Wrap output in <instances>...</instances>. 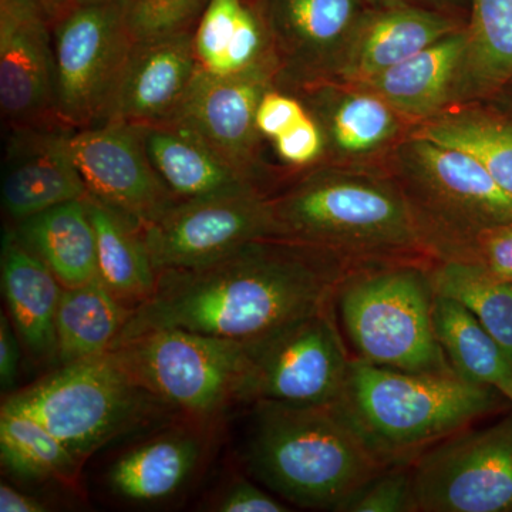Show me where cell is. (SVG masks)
<instances>
[{"label":"cell","mask_w":512,"mask_h":512,"mask_svg":"<svg viewBox=\"0 0 512 512\" xmlns=\"http://www.w3.org/2000/svg\"><path fill=\"white\" fill-rule=\"evenodd\" d=\"M356 264L289 239H255L208 264L160 272L114 345L168 328L237 342L261 338L333 305L343 276Z\"/></svg>","instance_id":"1"},{"label":"cell","mask_w":512,"mask_h":512,"mask_svg":"<svg viewBox=\"0 0 512 512\" xmlns=\"http://www.w3.org/2000/svg\"><path fill=\"white\" fill-rule=\"evenodd\" d=\"M269 200L275 238L355 262L429 256L406 195L383 167L316 164Z\"/></svg>","instance_id":"2"},{"label":"cell","mask_w":512,"mask_h":512,"mask_svg":"<svg viewBox=\"0 0 512 512\" xmlns=\"http://www.w3.org/2000/svg\"><path fill=\"white\" fill-rule=\"evenodd\" d=\"M500 390L457 373L389 369L353 357L335 406L386 467L412 464L424 450L501 409Z\"/></svg>","instance_id":"3"},{"label":"cell","mask_w":512,"mask_h":512,"mask_svg":"<svg viewBox=\"0 0 512 512\" xmlns=\"http://www.w3.org/2000/svg\"><path fill=\"white\" fill-rule=\"evenodd\" d=\"M247 460L266 487L311 510L339 511L387 468L335 404L254 403Z\"/></svg>","instance_id":"4"},{"label":"cell","mask_w":512,"mask_h":512,"mask_svg":"<svg viewBox=\"0 0 512 512\" xmlns=\"http://www.w3.org/2000/svg\"><path fill=\"white\" fill-rule=\"evenodd\" d=\"M430 265L414 259L359 262L343 276L333 306L357 359L416 373H456L433 322Z\"/></svg>","instance_id":"5"},{"label":"cell","mask_w":512,"mask_h":512,"mask_svg":"<svg viewBox=\"0 0 512 512\" xmlns=\"http://www.w3.org/2000/svg\"><path fill=\"white\" fill-rule=\"evenodd\" d=\"M382 167L402 188L436 261H461L484 231L512 222V194L457 148L409 133Z\"/></svg>","instance_id":"6"},{"label":"cell","mask_w":512,"mask_h":512,"mask_svg":"<svg viewBox=\"0 0 512 512\" xmlns=\"http://www.w3.org/2000/svg\"><path fill=\"white\" fill-rule=\"evenodd\" d=\"M2 409L39 421L84 463L101 447L157 420L171 407L106 352L60 366L9 394Z\"/></svg>","instance_id":"7"},{"label":"cell","mask_w":512,"mask_h":512,"mask_svg":"<svg viewBox=\"0 0 512 512\" xmlns=\"http://www.w3.org/2000/svg\"><path fill=\"white\" fill-rule=\"evenodd\" d=\"M128 375L161 402L210 423L238 402L245 343L190 330H150L109 350Z\"/></svg>","instance_id":"8"},{"label":"cell","mask_w":512,"mask_h":512,"mask_svg":"<svg viewBox=\"0 0 512 512\" xmlns=\"http://www.w3.org/2000/svg\"><path fill=\"white\" fill-rule=\"evenodd\" d=\"M333 305L245 343L238 402L329 406L342 396L349 357Z\"/></svg>","instance_id":"9"},{"label":"cell","mask_w":512,"mask_h":512,"mask_svg":"<svg viewBox=\"0 0 512 512\" xmlns=\"http://www.w3.org/2000/svg\"><path fill=\"white\" fill-rule=\"evenodd\" d=\"M56 116L80 130L109 120L134 42L117 0L73 10L53 25Z\"/></svg>","instance_id":"10"},{"label":"cell","mask_w":512,"mask_h":512,"mask_svg":"<svg viewBox=\"0 0 512 512\" xmlns=\"http://www.w3.org/2000/svg\"><path fill=\"white\" fill-rule=\"evenodd\" d=\"M412 474L417 511L512 512V412L433 444Z\"/></svg>","instance_id":"11"},{"label":"cell","mask_w":512,"mask_h":512,"mask_svg":"<svg viewBox=\"0 0 512 512\" xmlns=\"http://www.w3.org/2000/svg\"><path fill=\"white\" fill-rule=\"evenodd\" d=\"M157 274L194 268L255 241L275 238L269 192L252 190L181 201L143 228Z\"/></svg>","instance_id":"12"},{"label":"cell","mask_w":512,"mask_h":512,"mask_svg":"<svg viewBox=\"0 0 512 512\" xmlns=\"http://www.w3.org/2000/svg\"><path fill=\"white\" fill-rule=\"evenodd\" d=\"M271 37L276 87L293 93L335 79L360 22V0H256Z\"/></svg>","instance_id":"13"},{"label":"cell","mask_w":512,"mask_h":512,"mask_svg":"<svg viewBox=\"0 0 512 512\" xmlns=\"http://www.w3.org/2000/svg\"><path fill=\"white\" fill-rule=\"evenodd\" d=\"M67 143L89 195L141 227L178 204L154 170L137 126L106 121L70 131Z\"/></svg>","instance_id":"14"},{"label":"cell","mask_w":512,"mask_h":512,"mask_svg":"<svg viewBox=\"0 0 512 512\" xmlns=\"http://www.w3.org/2000/svg\"><path fill=\"white\" fill-rule=\"evenodd\" d=\"M0 111L6 133L63 127L53 28L40 0H0Z\"/></svg>","instance_id":"15"},{"label":"cell","mask_w":512,"mask_h":512,"mask_svg":"<svg viewBox=\"0 0 512 512\" xmlns=\"http://www.w3.org/2000/svg\"><path fill=\"white\" fill-rule=\"evenodd\" d=\"M276 76V70H261L222 79L198 70L183 103L164 124L191 131L264 188V137L256 128L255 116L266 90L276 87Z\"/></svg>","instance_id":"16"},{"label":"cell","mask_w":512,"mask_h":512,"mask_svg":"<svg viewBox=\"0 0 512 512\" xmlns=\"http://www.w3.org/2000/svg\"><path fill=\"white\" fill-rule=\"evenodd\" d=\"M292 94L322 130L325 151L319 164L382 167L413 127L382 97L356 84L323 82Z\"/></svg>","instance_id":"17"},{"label":"cell","mask_w":512,"mask_h":512,"mask_svg":"<svg viewBox=\"0 0 512 512\" xmlns=\"http://www.w3.org/2000/svg\"><path fill=\"white\" fill-rule=\"evenodd\" d=\"M70 128L6 133L3 210L12 224L89 195L70 156Z\"/></svg>","instance_id":"18"},{"label":"cell","mask_w":512,"mask_h":512,"mask_svg":"<svg viewBox=\"0 0 512 512\" xmlns=\"http://www.w3.org/2000/svg\"><path fill=\"white\" fill-rule=\"evenodd\" d=\"M192 33L134 43L107 121L151 126L174 116L198 72Z\"/></svg>","instance_id":"19"},{"label":"cell","mask_w":512,"mask_h":512,"mask_svg":"<svg viewBox=\"0 0 512 512\" xmlns=\"http://www.w3.org/2000/svg\"><path fill=\"white\" fill-rule=\"evenodd\" d=\"M467 45V28L457 30L356 86L376 93L416 126L461 103Z\"/></svg>","instance_id":"20"},{"label":"cell","mask_w":512,"mask_h":512,"mask_svg":"<svg viewBox=\"0 0 512 512\" xmlns=\"http://www.w3.org/2000/svg\"><path fill=\"white\" fill-rule=\"evenodd\" d=\"M460 29L457 20L414 6L366 13L339 72L330 82H366Z\"/></svg>","instance_id":"21"},{"label":"cell","mask_w":512,"mask_h":512,"mask_svg":"<svg viewBox=\"0 0 512 512\" xmlns=\"http://www.w3.org/2000/svg\"><path fill=\"white\" fill-rule=\"evenodd\" d=\"M137 127L154 170L178 202L266 191L183 127L174 124Z\"/></svg>","instance_id":"22"},{"label":"cell","mask_w":512,"mask_h":512,"mask_svg":"<svg viewBox=\"0 0 512 512\" xmlns=\"http://www.w3.org/2000/svg\"><path fill=\"white\" fill-rule=\"evenodd\" d=\"M2 289L9 319L36 362L56 360V316L63 286L8 227L2 245Z\"/></svg>","instance_id":"23"},{"label":"cell","mask_w":512,"mask_h":512,"mask_svg":"<svg viewBox=\"0 0 512 512\" xmlns=\"http://www.w3.org/2000/svg\"><path fill=\"white\" fill-rule=\"evenodd\" d=\"M198 70L212 77H237L276 70L271 37L252 0H210L192 33Z\"/></svg>","instance_id":"24"},{"label":"cell","mask_w":512,"mask_h":512,"mask_svg":"<svg viewBox=\"0 0 512 512\" xmlns=\"http://www.w3.org/2000/svg\"><path fill=\"white\" fill-rule=\"evenodd\" d=\"M201 454L200 431L168 430L117 457L107 470V485L131 503L167 500L190 480Z\"/></svg>","instance_id":"25"},{"label":"cell","mask_w":512,"mask_h":512,"mask_svg":"<svg viewBox=\"0 0 512 512\" xmlns=\"http://www.w3.org/2000/svg\"><path fill=\"white\" fill-rule=\"evenodd\" d=\"M84 198L10 225L16 237L45 262L63 288H76L99 278L96 234Z\"/></svg>","instance_id":"26"},{"label":"cell","mask_w":512,"mask_h":512,"mask_svg":"<svg viewBox=\"0 0 512 512\" xmlns=\"http://www.w3.org/2000/svg\"><path fill=\"white\" fill-rule=\"evenodd\" d=\"M84 201L96 234L99 279L123 305L134 309L151 295L158 278L143 227L92 195Z\"/></svg>","instance_id":"27"},{"label":"cell","mask_w":512,"mask_h":512,"mask_svg":"<svg viewBox=\"0 0 512 512\" xmlns=\"http://www.w3.org/2000/svg\"><path fill=\"white\" fill-rule=\"evenodd\" d=\"M410 134L477 158L494 180L512 194V111L478 100L466 101L416 124Z\"/></svg>","instance_id":"28"},{"label":"cell","mask_w":512,"mask_h":512,"mask_svg":"<svg viewBox=\"0 0 512 512\" xmlns=\"http://www.w3.org/2000/svg\"><path fill=\"white\" fill-rule=\"evenodd\" d=\"M131 311L99 278L63 288L56 316V362L69 365L109 352Z\"/></svg>","instance_id":"29"},{"label":"cell","mask_w":512,"mask_h":512,"mask_svg":"<svg viewBox=\"0 0 512 512\" xmlns=\"http://www.w3.org/2000/svg\"><path fill=\"white\" fill-rule=\"evenodd\" d=\"M436 338L454 372L468 382L500 389L512 382V360L466 306L434 292Z\"/></svg>","instance_id":"30"},{"label":"cell","mask_w":512,"mask_h":512,"mask_svg":"<svg viewBox=\"0 0 512 512\" xmlns=\"http://www.w3.org/2000/svg\"><path fill=\"white\" fill-rule=\"evenodd\" d=\"M461 103L512 82V0H473Z\"/></svg>","instance_id":"31"},{"label":"cell","mask_w":512,"mask_h":512,"mask_svg":"<svg viewBox=\"0 0 512 512\" xmlns=\"http://www.w3.org/2000/svg\"><path fill=\"white\" fill-rule=\"evenodd\" d=\"M434 292L466 306L512 360V281L477 262L446 259L430 265Z\"/></svg>","instance_id":"32"},{"label":"cell","mask_w":512,"mask_h":512,"mask_svg":"<svg viewBox=\"0 0 512 512\" xmlns=\"http://www.w3.org/2000/svg\"><path fill=\"white\" fill-rule=\"evenodd\" d=\"M0 460L3 468L19 480H56L72 485L83 464L42 423L5 409L0 410Z\"/></svg>","instance_id":"33"},{"label":"cell","mask_w":512,"mask_h":512,"mask_svg":"<svg viewBox=\"0 0 512 512\" xmlns=\"http://www.w3.org/2000/svg\"><path fill=\"white\" fill-rule=\"evenodd\" d=\"M134 43L194 32L210 0H117Z\"/></svg>","instance_id":"34"},{"label":"cell","mask_w":512,"mask_h":512,"mask_svg":"<svg viewBox=\"0 0 512 512\" xmlns=\"http://www.w3.org/2000/svg\"><path fill=\"white\" fill-rule=\"evenodd\" d=\"M412 464L384 468L340 507L339 512H413Z\"/></svg>","instance_id":"35"},{"label":"cell","mask_w":512,"mask_h":512,"mask_svg":"<svg viewBox=\"0 0 512 512\" xmlns=\"http://www.w3.org/2000/svg\"><path fill=\"white\" fill-rule=\"evenodd\" d=\"M274 147L282 163L296 170H305L322 161L325 140L319 124L311 114L275 138Z\"/></svg>","instance_id":"36"},{"label":"cell","mask_w":512,"mask_h":512,"mask_svg":"<svg viewBox=\"0 0 512 512\" xmlns=\"http://www.w3.org/2000/svg\"><path fill=\"white\" fill-rule=\"evenodd\" d=\"M306 116L308 110L298 96L271 87L259 101L255 124L262 137L274 141Z\"/></svg>","instance_id":"37"},{"label":"cell","mask_w":512,"mask_h":512,"mask_svg":"<svg viewBox=\"0 0 512 512\" xmlns=\"http://www.w3.org/2000/svg\"><path fill=\"white\" fill-rule=\"evenodd\" d=\"M461 261L477 262L494 274L512 278V222L487 229Z\"/></svg>","instance_id":"38"},{"label":"cell","mask_w":512,"mask_h":512,"mask_svg":"<svg viewBox=\"0 0 512 512\" xmlns=\"http://www.w3.org/2000/svg\"><path fill=\"white\" fill-rule=\"evenodd\" d=\"M214 511L220 512H285L289 511L284 503L261 490L258 485L249 483L245 478L232 481L224 493L215 501Z\"/></svg>","instance_id":"39"},{"label":"cell","mask_w":512,"mask_h":512,"mask_svg":"<svg viewBox=\"0 0 512 512\" xmlns=\"http://www.w3.org/2000/svg\"><path fill=\"white\" fill-rule=\"evenodd\" d=\"M20 339L9 316H0V384L3 392L15 384L19 372Z\"/></svg>","instance_id":"40"},{"label":"cell","mask_w":512,"mask_h":512,"mask_svg":"<svg viewBox=\"0 0 512 512\" xmlns=\"http://www.w3.org/2000/svg\"><path fill=\"white\" fill-rule=\"evenodd\" d=\"M0 511L2 512H45L49 507L35 495L23 493L18 488L2 483L0 485Z\"/></svg>","instance_id":"41"},{"label":"cell","mask_w":512,"mask_h":512,"mask_svg":"<svg viewBox=\"0 0 512 512\" xmlns=\"http://www.w3.org/2000/svg\"><path fill=\"white\" fill-rule=\"evenodd\" d=\"M93 2H99V0H40V3H42L43 8L46 10L47 18L52 23V28L56 22L69 15L73 10Z\"/></svg>","instance_id":"42"},{"label":"cell","mask_w":512,"mask_h":512,"mask_svg":"<svg viewBox=\"0 0 512 512\" xmlns=\"http://www.w3.org/2000/svg\"><path fill=\"white\" fill-rule=\"evenodd\" d=\"M498 390H500V392L507 397L508 402L512 404V382L504 384V386H501Z\"/></svg>","instance_id":"43"},{"label":"cell","mask_w":512,"mask_h":512,"mask_svg":"<svg viewBox=\"0 0 512 512\" xmlns=\"http://www.w3.org/2000/svg\"><path fill=\"white\" fill-rule=\"evenodd\" d=\"M434 2H451V0H434Z\"/></svg>","instance_id":"44"},{"label":"cell","mask_w":512,"mask_h":512,"mask_svg":"<svg viewBox=\"0 0 512 512\" xmlns=\"http://www.w3.org/2000/svg\"><path fill=\"white\" fill-rule=\"evenodd\" d=\"M510 97H511V100H512V90H511V94H510Z\"/></svg>","instance_id":"45"},{"label":"cell","mask_w":512,"mask_h":512,"mask_svg":"<svg viewBox=\"0 0 512 512\" xmlns=\"http://www.w3.org/2000/svg\"><path fill=\"white\" fill-rule=\"evenodd\" d=\"M511 281H512V278H511Z\"/></svg>","instance_id":"46"}]
</instances>
